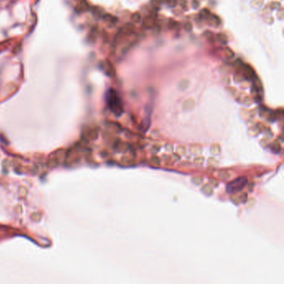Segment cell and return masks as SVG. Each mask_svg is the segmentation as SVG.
<instances>
[{
    "label": "cell",
    "mask_w": 284,
    "mask_h": 284,
    "mask_svg": "<svg viewBox=\"0 0 284 284\" xmlns=\"http://www.w3.org/2000/svg\"><path fill=\"white\" fill-rule=\"evenodd\" d=\"M106 102L108 104V108L110 111L117 117H119L123 112V106L120 97L118 96V93L110 88L107 94H106Z\"/></svg>",
    "instance_id": "obj_1"
},
{
    "label": "cell",
    "mask_w": 284,
    "mask_h": 284,
    "mask_svg": "<svg viewBox=\"0 0 284 284\" xmlns=\"http://www.w3.org/2000/svg\"><path fill=\"white\" fill-rule=\"evenodd\" d=\"M248 182V179L245 177H240L238 178H236L234 180H232V182H230L227 185V192L228 193H233L238 191H241L247 184Z\"/></svg>",
    "instance_id": "obj_2"
},
{
    "label": "cell",
    "mask_w": 284,
    "mask_h": 284,
    "mask_svg": "<svg viewBox=\"0 0 284 284\" xmlns=\"http://www.w3.org/2000/svg\"><path fill=\"white\" fill-rule=\"evenodd\" d=\"M243 68V73H244V76L247 77L248 79H254L256 78V74L254 70L252 69V67H250L249 65H245L242 67Z\"/></svg>",
    "instance_id": "obj_3"
},
{
    "label": "cell",
    "mask_w": 284,
    "mask_h": 284,
    "mask_svg": "<svg viewBox=\"0 0 284 284\" xmlns=\"http://www.w3.org/2000/svg\"><path fill=\"white\" fill-rule=\"evenodd\" d=\"M134 30V26L132 24H128L123 27V28L121 30L122 32V34H131L133 31Z\"/></svg>",
    "instance_id": "obj_4"
},
{
    "label": "cell",
    "mask_w": 284,
    "mask_h": 284,
    "mask_svg": "<svg viewBox=\"0 0 284 284\" xmlns=\"http://www.w3.org/2000/svg\"><path fill=\"white\" fill-rule=\"evenodd\" d=\"M103 18H104V20H105L107 23H108V24H111V25L116 24L117 22H118V19H117L115 17L112 16V15H110V14H105L104 17H103Z\"/></svg>",
    "instance_id": "obj_5"
},
{
    "label": "cell",
    "mask_w": 284,
    "mask_h": 284,
    "mask_svg": "<svg viewBox=\"0 0 284 284\" xmlns=\"http://www.w3.org/2000/svg\"><path fill=\"white\" fill-rule=\"evenodd\" d=\"M217 39L219 40V42L222 43H227V36L223 34H217Z\"/></svg>",
    "instance_id": "obj_6"
},
{
    "label": "cell",
    "mask_w": 284,
    "mask_h": 284,
    "mask_svg": "<svg viewBox=\"0 0 284 284\" xmlns=\"http://www.w3.org/2000/svg\"><path fill=\"white\" fill-rule=\"evenodd\" d=\"M141 15H140V13H133V15H132V20L134 22V23H138V22H140L141 21Z\"/></svg>",
    "instance_id": "obj_7"
},
{
    "label": "cell",
    "mask_w": 284,
    "mask_h": 284,
    "mask_svg": "<svg viewBox=\"0 0 284 284\" xmlns=\"http://www.w3.org/2000/svg\"><path fill=\"white\" fill-rule=\"evenodd\" d=\"M200 15H201L202 17H210L211 13H210V12H209L207 9H203V10H202V11H201V13H200Z\"/></svg>",
    "instance_id": "obj_8"
},
{
    "label": "cell",
    "mask_w": 284,
    "mask_h": 284,
    "mask_svg": "<svg viewBox=\"0 0 284 284\" xmlns=\"http://www.w3.org/2000/svg\"><path fill=\"white\" fill-rule=\"evenodd\" d=\"M184 29H185L186 31L189 32V31H191V30L192 29V24H191L190 23H187V24H184Z\"/></svg>",
    "instance_id": "obj_9"
},
{
    "label": "cell",
    "mask_w": 284,
    "mask_h": 284,
    "mask_svg": "<svg viewBox=\"0 0 284 284\" xmlns=\"http://www.w3.org/2000/svg\"><path fill=\"white\" fill-rule=\"evenodd\" d=\"M165 2L166 3H168V4L169 5V6H172V7H173V6H175L176 5V0H165Z\"/></svg>",
    "instance_id": "obj_10"
},
{
    "label": "cell",
    "mask_w": 284,
    "mask_h": 284,
    "mask_svg": "<svg viewBox=\"0 0 284 284\" xmlns=\"http://www.w3.org/2000/svg\"><path fill=\"white\" fill-rule=\"evenodd\" d=\"M178 25V23H176L175 21H173V20H172L171 22H170V24H169V26L172 28H176L177 26Z\"/></svg>",
    "instance_id": "obj_11"
},
{
    "label": "cell",
    "mask_w": 284,
    "mask_h": 284,
    "mask_svg": "<svg viewBox=\"0 0 284 284\" xmlns=\"http://www.w3.org/2000/svg\"><path fill=\"white\" fill-rule=\"evenodd\" d=\"M192 6H193L194 9H197L198 6H199V3H198L197 0H193L192 1Z\"/></svg>",
    "instance_id": "obj_12"
}]
</instances>
